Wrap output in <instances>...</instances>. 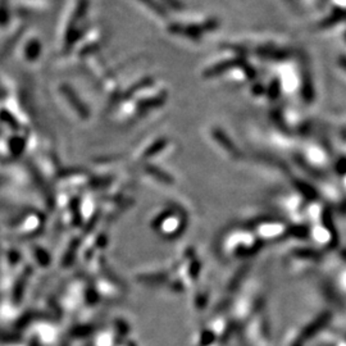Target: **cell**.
I'll use <instances>...</instances> for the list:
<instances>
[{"mask_svg":"<svg viewBox=\"0 0 346 346\" xmlns=\"http://www.w3.org/2000/svg\"><path fill=\"white\" fill-rule=\"evenodd\" d=\"M172 32H176L179 35H183L186 37L194 38V40H198L200 36L203 35V28L198 27V26H186V27H182V26H173L171 27Z\"/></svg>","mask_w":346,"mask_h":346,"instance_id":"1","label":"cell"},{"mask_svg":"<svg viewBox=\"0 0 346 346\" xmlns=\"http://www.w3.org/2000/svg\"><path fill=\"white\" fill-rule=\"evenodd\" d=\"M235 63H237V60H230V62L219 64V66L214 67V68H210L206 73H208V76H216L217 73H220V72H224V71L232 68V67L235 66Z\"/></svg>","mask_w":346,"mask_h":346,"instance_id":"2","label":"cell"},{"mask_svg":"<svg viewBox=\"0 0 346 346\" xmlns=\"http://www.w3.org/2000/svg\"><path fill=\"white\" fill-rule=\"evenodd\" d=\"M164 1L168 5H171L172 8H175V9H181L182 8L181 3H180L179 0H164Z\"/></svg>","mask_w":346,"mask_h":346,"instance_id":"3","label":"cell"}]
</instances>
